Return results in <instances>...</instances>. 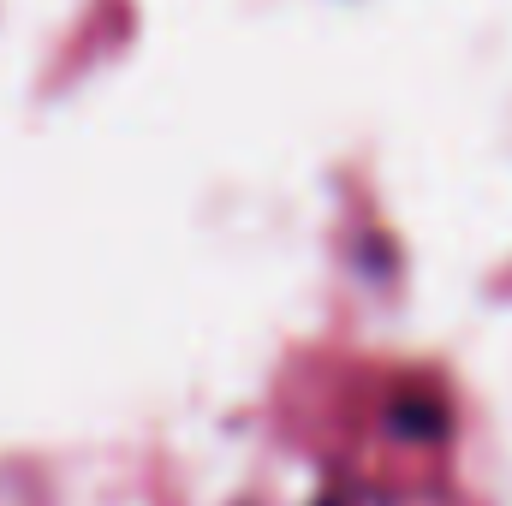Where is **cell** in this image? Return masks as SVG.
I'll list each match as a JSON object with an SVG mask.
<instances>
[{
	"instance_id": "cell-1",
	"label": "cell",
	"mask_w": 512,
	"mask_h": 506,
	"mask_svg": "<svg viewBox=\"0 0 512 506\" xmlns=\"http://www.w3.org/2000/svg\"><path fill=\"white\" fill-rule=\"evenodd\" d=\"M387 423H393L405 441H441V435H447V423H453V411H447V399H441L435 387H411V393H399V399H393Z\"/></svg>"
}]
</instances>
